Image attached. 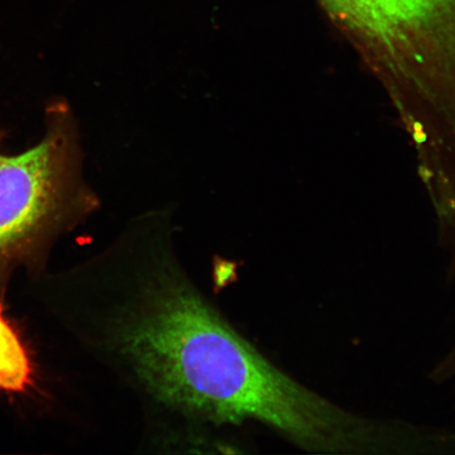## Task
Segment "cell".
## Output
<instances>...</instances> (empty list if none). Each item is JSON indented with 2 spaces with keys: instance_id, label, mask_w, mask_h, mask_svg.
Segmentation results:
<instances>
[{
  "instance_id": "3957f363",
  "label": "cell",
  "mask_w": 455,
  "mask_h": 455,
  "mask_svg": "<svg viewBox=\"0 0 455 455\" xmlns=\"http://www.w3.org/2000/svg\"><path fill=\"white\" fill-rule=\"evenodd\" d=\"M352 27L375 33L418 30L447 21L455 28V0H322Z\"/></svg>"
},
{
  "instance_id": "7a4b0ae2",
  "label": "cell",
  "mask_w": 455,
  "mask_h": 455,
  "mask_svg": "<svg viewBox=\"0 0 455 455\" xmlns=\"http://www.w3.org/2000/svg\"><path fill=\"white\" fill-rule=\"evenodd\" d=\"M36 146L10 155L0 130V299L20 268H36L51 247L95 210L82 176L76 121L65 102L47 109Z\"/></svg>"
},
{
  "instance_id": "6da1fadb",
  "label": "cell",
  "mask_w": 455,
  "mask_h": 455,
  "mask_svg": "<svg viewBox=\"0 0 455 455\" xmlns=\"http://www.w3.org/2000/svg\"><path fill=\"white\" fill-rule=\"evenodd\" d=\"M161 220L136 221L77 271L85 348L138 398L156 435L178 436L174 445L204 446L210 431L254 423L301 451L348 453L360 415L243 337L190 276Z\"/></svg>"
},
{
  "instance_id": "277c9868",
  "label": "cell",
  "mask_w": 455,
  "mask_h": 455,
  "mask_svg": "<svg viewBox=\"0 0 455 455\" xmlns=\"http://www.w3.org/2000/svg\"><path fill=\"white\" fill-rule=\"evenodd\" d=\"M33 383L31 356L0 306V391L25 392Z\"/></svg>"
}]
</instances>
